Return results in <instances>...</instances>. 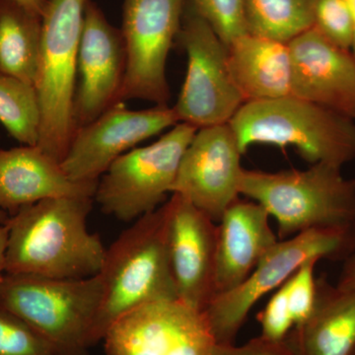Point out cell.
<instances>
[{
	"label": "cell",
	"instance_id": "19",
	"mask_svg": "<svg viewBox=\"0 0 355 355\" xmlns=\"http://www.w3.org/2000/svg\"><path fill=\"white\" fill-rule=\"evenodd\" d=\"M284 340L300 355H355V289L318 277L314 309Z\"/></svg>",
	"mask_w": 355,
	"mask_h": 355
},
{
	"label": "cell",
	"instance_id": "24",
	"mask_svg": "<svg viewBox=\"0 0 355 355\" xmlns=\"http://www.w3.org/2000/svg\"><path fill=\"white\" fill-rule=\"evenodd\" d=\"M226 46L248 34L244 0H187Z\"/></svg>",
	"mask_w": 355,
	"mask_h": 355
},
{
	"label": "cell",
	"instance_id": "25",
	"mask_svg": "<svg viewBox=\"0 0 355 355\" xmlns=\"http://www.w3.org/2000/svg\"><path fill=\"white\" fill-rule=\"evenodd\" d=\"M0 355H55L48 342L23 320L0 308Z\"/></svg>",
	"mask_w": 355,
	"mask_h": 355
},
{
	"label": "cell",
	"instance_id": "14",
	"mask_svg": "<svg viewBox=\"0 0 355 355\" xmlns=\"http://www.w3.org/2000/svg\"><path fill=\"white\" fill-rule=\"evenodd\" d=\"M125 69L127 55L121 29L109 23L93 0H87L77 58L79 84L72 112L74 132L119 103Z\"/></svg>",
	"mask_w": 355,
	"mask_h": 355
},
{
	"label": "cell",
	"instance_id": "2",
	"mask_svg": "<svg viewBox=\"0 0 355 355\" xmlns=\"http://www.w3.org/2000/svg\"><path fill=\"white\" fill-rule=\"evenodd\" d=\"M103 297L91 333L101 342L112 324L130 311L161 300H177L167 244V209L140 217L107 249L100 272Z\"/></svg>",
	"mask_w": 355,
	"mask_h": 355
},
{
	"label": "cell",
	"instance_id": "6",
	"mask_svg": "<svg viewBox=\"0 0 355 355\" xmlns=\"http://www.w3.org/2000/svg\"><path fill=\"white\" fill-rule=\"evenodd\" d=\"M87 0H46L42 16L36 89L41 125L37 146L62 163L73 137L77 58Z\"/></svg>",
	"mask_w": 355,
	"mask_h": 355
},
{
	"label": "cell",
	"instance_id": "13",
	"mask_svg": "<svg viewBox=\"0 0 355 355\" xmlns=\"http://www.w3.org/2000/svg\"><path fill=\"white\" fill-rule=\"evenodd\" d=\"M242 154L228 123L198 128L182 157L172 193L218 223L240 197Z\"/></svg>",
	"mask_w": 355,
	"mask_h": 355
},
{
	"label": "cell",
	"instance_id": "10",
	"mask_svg": "<svg viewBox=\"0 0 355 355\" xmlns=\"http://www.w3.org/2000/svg\"><path fill=\"white\" fill-rule=\"evenodd\" d=\"M186 0H123L121 31L127 69L119 103L139 99L168 105V55L181 29Z\"/></svg>",
	"mask_w": 355,
	"mask_h": 355
},
{
	"label": "cell",
	"instance_id": "3",
	"mask_svg": "<svg viewBox=\"0 0 355 355\" xmlns=\"http://www.w3.org/2000/svg\"><path fill=\"white\" fill-rule=\"evenodd\" d=\"M240 196L260 203L277 221L286 240L318 228L355 225V179L338 166L316 163L307 170H243Z\"/></svg>",
	"mask_w": 355,
	"mask_h": 355
},
{
	"label": "cell",
	"instance_id": "26",
	"mask_svg": "<svg viewBox=\"0 0 355 355\" xmlns=\"http://www.w3.org/2000/svg\"><path fill=\"white\" fill-rule=\"evenodd\" d=\"M313 27L338 48L352 50L354 23L345 0H318Z\"/></svg>",
	"mask_w": 355,
	"mask_h": 355
},
{
	"label": "cell",
	"instance_id": "15",
	"mask_svg": "<svg viewBox=\"0 0 355 355\" xmlns=\"http://www.w3.org/2000/svg\"><path fill=\"white\" fill-rule=\"evenodd\" d=\"M165 205L178 299L203 312L216 296L217 223L178 193Z\"/></svg>",
	"mask_w": 355,
	"mask_h": 355
},
{
	"label": "cell",
	"instance_id": "8",
	"mask_svg": "<svg viewBox=\"0 0 355 355\" xmlns=\"http://www.w3.org/2000/svg\"><path fill=\"white\" fill-rule=\"evenodd\" d=\"M197 132L189 123H177L157 141L114 160L96 188L94 200L102 211L130 222L157 209L172 193L182 157Z\"/></svg>",
	"mask_w": 355,
	"mask_h": 355
},
{
	"label": "cell",
	"instance_id": "23",
	"mask_svg": "<svg viewBox=\"0 0 355 355\" xmlns=\"http://www.w3.org/2000/svg\"><path fill=\"white\" fill-rule=\"evenodd\" d=\"M0 123L22 146H37L41 114L36 89L0 72Z\"/></svg>",
	"mask_w": 355,
	"mask_h": 355
},
{
	"label": "cell",
	"instance_id": "28",
	"mask_svg": "<svg viewBox=\"0 0 355 355\" xmlns=\"http://www.w3.org/2000/svg\"><path fill=\"white\" fill-rule=\"evenodd\" d=\"M261 335L273 340H284L294 328L287 291V280L273 294L265 309L257 316Z\"/></svg>",
	"mask_w": 355,
	"mask_h": 355
},
{
	"label": "cell",
	"instance_id": "32",
	"mask_svg": "<svg viewBox=\"0 0 355 355\" xmlns=\"http://www.w3.org/2000/svg\"><path fill=\"white\" fill-rule=\"evenodd\" d=\"M14 1L18 2L21 6H25L26 8L34 11L41 16H43L46 6V0H14Z\"/></svg>",
	"mask_w": 355,
	"mask_h": 355
},
{
	"label": "cell",
	"instance_id": "22",
	"mask_svg": "<svg viewBox=\"0 0 355 355\" xmlns=\"http://www.w3.org/2000/svg\"><path fill=\"white\" fill-rule=\"evenodd\" d=\"M318 0H244L247 31L288 44L314 26Z\"/></svg>",
	"mask_w": 355,
	"mask_h": 355
},
{
	"label": "cell",
	"instance_id": "29",
	"mask_svg": "<svg viewBox=\"0 0 355 355\" xmlns=\"http://www.w3.org/2000/svg\"><path fill=\"white\" fill-rule=\"evenodd\" d=\"M212 355H300L284 340H273L260 336L252 338L246 345L235 347L233 345L216 343Z\"/></svg>",
	"mask_w": 355,
	"mask_h": 355
},
{
	"label": "cell",
	"instance_id": "21",
	"mask_svg": "<svg viewBox=\"0 0 355 355\" xmlns=\"http://www.w3.org/2000/svg\"><path fill=\"white\" fill-rule=\"evenodd\" d=\"M41 37V15L14 0H0V72L35 87Z\"/></svg>",
	"mask_w": 355,
	"mask_h": 355
},
{
	"label": "cell",
	"instance_id": "4",
	"mask_svg": "<svg viewBox=\"0 0 355 355\" xmlns=\"http://www.w3.org/2000/svg\"><path fill=\"white\" fill-rule=\"evenodd\" d=\"M242 153L254 144L294 146L311 164L342 168L355 159L354 120L289 95L247 102L228 123Z\"/></svg>",
	"mask_w": 355,
	"mask_h": 355
},
{
	"label": "cell",
	"instance_id": "34",
	"mask_svg": "<svg viewBox=\"0 0 355 355\" xmlns=\"http://www.w3.org/2000/svg\"><path fill=\"white\" fill-rule=\"evenodd\" d=\"M10 219V216L7 214L6 211H4L3 209L0 207V225H4V224H7V222Z\"/></svg>",
	"mask_w": 355,
	"mask_h": 355
},
{
	"label": "cell",
	"instance_id": "17",
	"mask_svg": "<svg viewBox=\"0 0 355 355\" xmlns=\"http://www.w3.org/2000/svg\"><path fill=\"white\" fill-rule=\"evenodd\" d=\"M260 203L236 200L217 223L216 295L233 291L277 242Z\"/></svg>",
	"mask_w": 355,
	"mask_h": 355
},
{
	"label": "cell",
	"instance_id": "31",
	"mask_svg": "<svg viewBox=\"0 0 355 355\" xmlns=\"http://www.w3.org/2000/svg\"><path fill=\"white\" fill-rule=\"evenodd\" d=\"M8 235V224L0 225V282H2L4 275H6V250Z\"/></svg>",
	"mask_w": 355,
	"mask_h": 355
},
{
	"label": "cell",
	"instance_id": "12",
	"mask_svg": "<svg viewBox=\"0 0 355 355\" xmlns=\"http://www.w3.org/2000/svg\"><path fill=\"white\" fill-rule=\"evenodd\" d=\"M177 123L169 105L132 111L125 103H116L92 123L77 128L60 164L74 181L98 182L120 156Z\"/></svg>",
	"mask_w": 355,
	"mask_h": 355
},
{
	"label": "cell",
	"instance_id": "27",
	"mask_svg": "<svg viewBox=\"0 0 355 355\" xmlns=\"http://www.w3.org/2000/svg\"><path fill=\"white\" fill-rule=\"evenodd\" d=\"M318 261L317 259L306 261L287 279L289 308L294 327L304 324L314 309L317 292L315 268Z\"/></svg>",
	"mask_w": 355,
	"mask_h": 355
},
{
	"label": "cell",
	"instance_id": "30",
	"mask_svg": "<svg viewBox=\"0 0 355 355\" xmlns=\"http://www.w3.org/2000/svg\"><path fill=\"white\" fill-rule=\"evenodd\" d=\"M336 287L343 291L355 289V253L345 261Z\"/></svg>",
	"mask_w": 355,
	"mask_h": 355
},
{
	"label": "cell",
	"instance_id": "18",
	"mask_svg": "<svg viewBox=\"0 0 355 355\" xmlns=\"http://www.w3.org/2000/svg\"><path fill=\"white\" fill-rule=\"evenodd\" d=\"M98 182H77L37 146L0 149V207L12 216L21 207L62 197L94 198Z\"/></svg>",
	"mask_w": 355,
	"mask_h": 355
},
{
	"label": "cell",
	"instance_id": "1",
	"mask_svg": "<svg viewBox=\"0 0 355 355\" xmlns=\"http://www.w3.org/2000/svg\"><path fill=\"white\" fill-rule=\"evenodd\" d=\"M93 200L53 198L21 207L7 222L6 273L58 279L100 273L107 249L88 230Z\"/></svg>",
	"mask_w": 355,
	"mask_h": 355
},
{
	"label": "cell",
	"instance_id": "5",
	"mask_svg": "<svg viewBox=\"0 0 355 355\" xmlns=\"http://www.w3.org/2000/svg\"><path fill=\"white\" fill-rule=\"evenodd\" d=\"M102 297L100 273L76 279L6 273L0 282V308L29 324L55 355H90Z\"/></svg>",
	"mask_w": 355,
	"mask_h": 355
},
{
	"label": "cell",
	"instance_id": "20",
	"mask_svg": "<svg viewBox=\"0 0 355 355\" xmlns=\"http://www.w3.org/2000/svg\"><path fill=\"white\" fill-rule=\"evenodd\" d=\"M227 51L229 72L245 103L291 95L288 44L248 33Z\"/></svg>",
	"mask_w": 355,
	"mask_h": 355
},
{
	"label": "cell",
	"instance_id": "9",
	"mask_svg": "<svg viewBox=\"0 0 355 355\" xmlns=\"http://www.w3.org/2000/svg\"><path fill=\"white\" fill-rule=\"evenodd\" d=\"M177 40L188 58L173 107L178 121L198 130L229 123L245 102L229 72L227 46L187 0Z\"/></svg>",
	"mask_w": 355,
	"mask_h": 355
},
{
	"label": "cell",
	"instance_id": "33",
	"mask_svg": "<svg viewBox=\"0 0 355 355\" xmlns=\"http://www.w3.org/2000/svg\"><path fill=\"white\" fill-rule=\"evenodd\" d=\"M345 1L349 7L352 23H354V41H352V53H354L355 57V0H345Z\"/></svg>",
	"mask_w": 355,
	"mask_h": 355
},
{
	"label": "cell",
	"instance_id": "11",
	"mask_svg": "<svg viewBox=\"0 0 355 355\" xmlns=\"http://www.w3.org/2000/svg\"><path fill=\"white\" fill-rule=\"evenodd\" d=\"M103 340L106 355H212L216 345L205 313L179 299L135 308Z\"/></svg>",
	"mask_w": 355,
	"mask_h": 355
},
{
	"label": "cell",
	"instance_id": "16",
	"mask_svg": "<svg viewBox=\"0 0 355 355\" xmlns=\"http://www.w3.org/2000/svg\"><path fill=\"white\" fill-rule=\"evenodd\" d=\"M291 95L355 119V57L324 38L316 28L288 44Z\"/></svg>",
	"mask_w": 355,
	"mask_h": 355
},
{
	"label": "cell",
	"instance_id": "7",
	"mask_svg": "<svg viewBox=\"0 0 355 355\" xmlns=\"http://www.w3.org/2000/svg\"><path fill=\"white\" fill-rule=\"evenodd\" d=\"M354 253L355 225L312 229L279 240L243 284L214 296L203 311L216 343L233 345L256 303L279 288L306 261H345Z\"/></svg>",
	"mask_w": 355,
	"mask_h": 355
}]
</instances>
